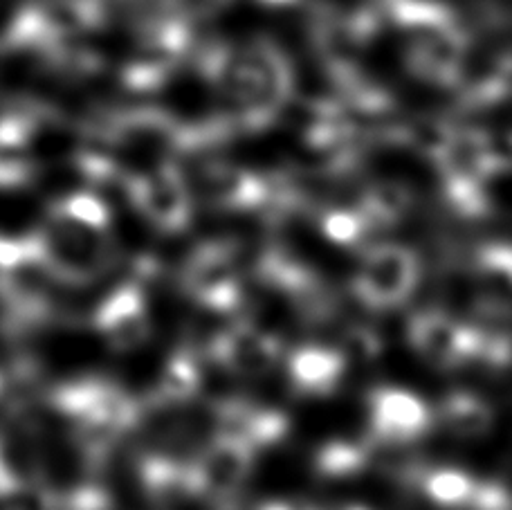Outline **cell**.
I'll list each match as a JSON object with an SVG mask.
<instances>
[{
  "label": "cell",
  "mask_w": 512,
  "mask_h": 510,
  "mask_svg": "<svg viewBox=\"0 0 512 510\" xmlns=\"http://www.w3.org/2000/svg\"><path fill=\"white\" fill-rule=\"evenodd\" d=\"M463 39L454 25L438 27L414 43L409 50V66L420 79L436 84H452L459 77Z\"/></svg>",
  "instance_id": "6da1fadb"
},
{
  "label": "cell",
  "mask_w": 512,
  "mask_h": 510,
  "mask_svg": "<svg viewBox=\"0 0 512 510\" xmlns=\"http://www.w3.org/2000/svg\"><path fill=\"white\" fill-rule=\"evenodd\" d=\"M265 3H274V5H281V3H292V0H265Z\"/></svg>",
  "instance_id": "7a4b0ae2"
}]
</instances>
